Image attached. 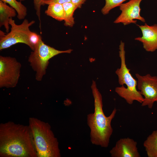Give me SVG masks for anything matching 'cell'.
<instances>
[{"label":"cell","mask_w":157,"mask_h":157,"mask_svg":"<svg viewBox=\"0 0 157 157\" xmlns=\"http://www.w3.org/2000/svg\"><path fill=\"white\" fill-rule=\"evenodd\" d=\"M136 25L141 29L142 36L135 40L142 43L147 51L153 52L157 50V24L149 26L145 23L144 25Z\"/></svg>","instance_id":"8fae6325"},{"label":"cell","mask_w":157,"mask_h":157,"mask_svg":"<svg viewBox=\"0 0 157 157\" xmlns=\"http://www.w3.org/2000/svg\"><path fill=\"white\" fill-rule=\"evenodd\" d=\"M72 51L70 49L64 51L57 50L45 44L41 38L38 45L31 52L28 58L30 65L36 72V79L38 81L42 80L46 74L50 59L59 54L70 53Z\"/></svg>","instance_id":"5b68a950"},{"label":"cell","mask_w":157,"mask_h":157,"mask_svg":"<svg viewBox=\"0 0 157 157\" xmlns=\"http://www.w3.org/2000/svg\"><path fill=\"white\" fill-rule=\"evenodd\" d=\"M35 22L34 20L29 22L25 19L21 24H17L12 18H10L9 21L11 26L10 31L5 33L0 31V50L8 48L18 43L24 44L31 49L29 36L31 31L29 28Z\"/></svg>","instance_id":"8992f818"},{"label":"cell","mask_w":157,"mask_h":157,"mask_svg":"<svg viewBox=\"0 0 157 157\" xmlns=\"http://www.w3.org/2000/svg\"><path fill=\"white\" fill-rule=\"evenodd\" d=\"M142 0H129L127 2L122 3L119 6V9L122 11L120 15L114 21L115 24L122 23L124 25L131 23L136 24L137 20L145 22V19L140 16L141 10L140 4Z\"/></svg>","instance_id":"9c48e42d"},{"label":"cell","mask_w":157,"mask_h":157,"mask_svg":"<svg viewBox=\"0 0 157 157\" xmlns=\"http://www.w3.org/2000/svg\"><path fill=\"white\" fill-rule=\"evenodd\" d=\"M29 126L38 157H60L58 140L48 123L30 117Z\"/></svg>","instance_id":"3957f363"},{"label":"cell","mask_w":157,"mask_h":157,"mask_svg":"<svg viewBox=\"0 0 157 157\" xmlns=\"http://www.w3.org/2000/svg\"><path fill=\"white\" fill-rule=\"evenodd\" d=\"M9 4L14 8L17 14V17L19 20L24 19L27 15V8L21 1L17 0H0Z\"/></svg>","instance_id":"2e32d148"},{"label":"cell","mask_w":157,"mask_h":157,"mask_svg":"<svg viewBox=\"0 0 157 157\" xmlns=\"http://www.w3.org/2000/svg\"><path fill=\"white\" fill-rule=\"evenodd\" d=\"M20 1H24L25 0H20Z\"/></svg>","instance_id":"7402d4cb"},{"label":"cell","mask_w":157,"mask_h":157,"mask_svg":"<svg viewBox=\"0 0 157 157\" xmlns=\"http://www.w3.org/2000/svg\"><path fill=\"white\" fill-rule=\"evenodd\" d=\"M45 0H33V4L36 15L40 21V26H41L40 19L41 6H44L43 2Z\"/></svg>","instance_id":"d6986e66"},{"label":"cell","mask_w":157,"mask_h":157,"mask_svg":"<svg viewBox=\"0 0 157 157\" xmlns=\"http://www.w3.org/2000/svg\"><path fill=\"white\" fill-rule=\"evenodd\" d=\"M41 37L37 33L31 31L29 36V40L31 46V49L33 51L38 45Z\"/></svg>","instance_id":"ac0fdd59"},{"label":"cell","mask_w":157,"mask_h":157,"mask_svg":"<svg viewBox=\"0 0 157 157\" xmlns=\"http://www.w3.org/2000/svg\"><path fill=\"white\" fill-rule=\"evenodd\" d=\"M0 157H38L28 125L0 124Z\"/></svg>","instance_id":"6da1fadb"},{"label":"cell","mask_w":157,"mask_h":157,"mask_svg":"<svg viewBox=\"0 0 157 157\" xmlns=\"http://www.w3.org/2000/svg\"><path fill=\"white\" fill-rule=\"evenodd\" d=\"M63 5L65 13L64 25L66 26L72 27L75 23L74 13L77 8L71 2L64 3Z\"/></svg>","instance_id":"9a60e30c"},{"label":"cell","mask_w":157,"mask_h":157,"mask_svg":"<svg viewBox=\"0 0 157 157\" xmlns=\"http://www.w3.org/2000/svg\"><path fill=\"white\" fill-rule=\"evenodd\" d=\"M125 44L121 41L119 46V55L121 60V66L115 71L120 87L115 88V92L124 99L129 104H132L136 101L142 104L144 98L140 91L137 90V81L132 76L130 69L126 64Z\"/></svg>","instance_id":"277c9868"},{"label":"cell","mask_w":157,"mask_h":157,"mask_svg":"<svg viewBox=\"0 0 157 157\" xmlns=\"http://www.w3.org/2000/svg\"><path fill=\"white\" fill-rule=\"evenodd\" d=\"M91 88L94 100V112L88 114L87 117V124L90 129V141L93 144L106 148L113 131L111 122L117 110L115 108L110 115L105 116L103 110L102 96L94 81Z\"/></svg>","instance_id":"7a4b0ae2"},{"label":"cell","mask_w":157,"mask_h":157,"mask_svg":"<svg viewBox=\"0 0 157 157\" xmlns=\"http://www.w3.org/2000/svg\"><path fill=\"white\" fill-rule=\"evenodd\" d=\"M71 2L75 5L77 8H81L86 0H71Z\"/></svg>","instance_id":"44dd1931"},{"label":"cell","mask_w":157,"mask_h":157,"mask_svg":"<svg viewBox=\"0 0 157 157\" xmlns=\"http://www.w3.org/2000/svg\"><path fill=\"white\" fill-rule=\"evenodd\" d=\"M21 65L16 59L0 56V88L16 86L20 76Z\"/></svg>","instance_id":"52a82bcc"},{"label":"cell","mask_w":157,"mask_h":157,"mask_svg":"<svg viewBox=\"0 0 157 157\" xmlns=\"http://www.w3.org/2000/svg\"><path fill=\"white\" fill-rule=\"evenodd\" d=\"M71 2V0H45L44 2V5L52 3H58L63 4L66 3Z\"/></svg>","instance_id":"ffe728a7"},{"label":"cell","mask_w":157,"mask_h":157,"mask_svg":"<svg viewBox=\"0 0 157 157\" xmlns=\"http://www.w3.org/2000/svg\"><path fill=\"white\" fill-rule=\"evenodd\" d=\"M105 4L101 10L102 14L106 15L110 11L115 8L119 6L123 2L127 0H105Z\"/></svg>","instance_id":"e0dca14e"},{"label":"cell","mask_w":157,"mask_h":157,"mask_svg":"<svg viewBox=\"0 0 157 157\" xmlns=\"http://www.w3.org/2000/svg\"><path fill=\"white\" fill-rule=\"evenodd\" d=\"M45 14L59 21H64L65 13L63 4L58 3H52L48 5L45 10Z\"/></svg>","instance_id":"5bb4252c"},{"label":"cell","mask_w":157,"mask_h":157,"mask_svg":"<svg viewBox=\"0 0 157 157\" xmlns=\"http://www.w3.org/2000/svg\"><path fill=\"white\" fill-rule=\"evenodd\" d=\"M137 88L140 94L144 96L141 106H147L151 109L155 102H157V76L150 74L142 76L136 73Z\"/></svg>","instance_id":"ba28073f"},{"label":"cell","mask_w":157,"mask_h":157,"mask_svg":"<svg viewBox=\"0 0 157 157\" xmlns=\"http://www.w3.org/2000/svg\"><path fill=\"white\" fill-rule=\"evenodd\" d=\"M16 12L13 7L0 0V27L3 26L7 33L9 31V19L15 17Z\"/></svg>","instance_id":"7c38bea8"},{"label":"cell","mask_w":157,"mask_h":157,"mask_svg":"<svg viewBox=\"0 0 157 157\" xmlns=\"http://www.w3.org/2000/svg\"><path fill=\"white\" fill-rule=\"evenodd\" d=\"M137 144L132 139L122 138L116 142L109 152L112 157H140Z\"/></svg>","instance_id":"30bf717a"},{"label":"cell","mask_w":157,"mask_h":157,"mask_svg":"<svg viewBox=\"0 0 157 157\" xmlns=\"http://www.w3.org/2000/svg\"><path fill=\"white\" fill-rule=\"evenodd\" d=\"M143 146L148 157H157V130L153 131L144 141Z\"/></svg>","instance_id":"4fadbf2b"}]
</instances>
